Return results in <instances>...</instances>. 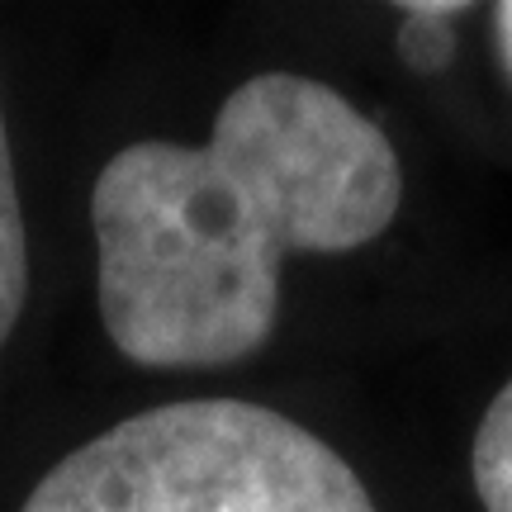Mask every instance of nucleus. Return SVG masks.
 I'll return each mask as SVG.
<instances>
[{
    "instance_id": "4",
    "label": "nucleus",
    "mask_w": 512,
    "mask_h": 512,
    "mask_svg": "<svg viewBox=\"0 0 512 512\" xmlns=\"http://www.w3.org/2000/svg\"><path fill=\"white\" fill-rule=\"evenodd\" d=\"M470 475L484 512H512V380L494 394L475 427Z\"/></svg>"
},
{
    "instance_id": "5",
    "label": "nucleus",
    "mask_w": 512,
    "mask_h": 512,
    "mask_svg": "<svg viewBox=\"0 0 512 512\" xmlns=\"http://www.w3.org/2000/svg\"><path fill=\"white\" fill-rule=\"evenodd\" d=\"M470 5L460 0H408L399 5V53L413 72H446L456 57V24L451 19L465 15Z\"/></svg>"
},
{
    "instance_id": "3",
    "label": "nucleus",
    "mask_w": 512,
    "mask_h": 512,
    "mask_svg": "<svg viewBox=\"0 0 512 512\" xmlns=\"http://www.w3.org/2000/svg\"><path fill=\"white\" fill-rule=\"evenodd\" d=\"M29 294V238H24V209H19L15 157H10V133L0 110V347L10 342L19 313Z\"/></svg>"
},
{
    "instance_id": "1",
    "label": "nucleus",
    "mask_w": 512,
    "mask_h": 512,
    "mask_svg": "<svg viewBox=\"0 0 512 512\" xmlns=\"http://www.w3.org/2000/svg\"><path fill=\"white\" fill-rule=\"evenodd\" d=\"M403 204V166L375 119L299 72L242 81L209 143L143 138L91 190L95 299L133 366L247 361L280 318L285 256L375 242Z\"/></svg>"
},
{
    "instance_id": "2",
    "label": "nucleus",
    "mask_w": 512,
    "mask_h": 512,
    "mask_svg": "<svg viewBox=\"0 0 512 512\" xmlns=\"http://www.w3.org/2000/svg\"><path fill=\"white\" fill-rule=\"evenodd\" d=\"M19 512H375V498L304 422L247 399H181L76 446Z\"/></svg>"
},
{
    "instance_id": "6",
    "label": "nucleus",
    "mask_w": 512,
    "mask_h": 512,
    "mask_svg": "<svg viewBox=\"0 0 512 512\" xmlns=\"http://www.w3.org/2000/svg\"><path fill=\"white\" fill-rule=\"evenodd\" d=\"M494 34H498V57H503V72L512 76V0L494 5Z\"/></svg>"
}]
</instances>
